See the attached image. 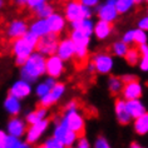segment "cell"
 <instances>
[{"label": "cell", "instance_id": "cell-1", "mask_svg": "<svg viewBox=\"0 0 148 148\" xmlns=\"http://www.w3.org/2000/svg\"><path fill=\"white\" fill-rule=\"evenodd\" d=\"M36 42H38V36L29 30L21 38H18L12 42V53L15 54L18 65H24L28 57L35 49Z\"/></svg>", "mask_w": 148, "mask_h": 148}, {"label": "cell", "instance_id": "cell-2", "mask_svg": "<svg viewBox=\"0 0 148 148\" xmlns=\"http://www.w3.org/2000/svg\"><path fill=\"white\" fill-rule=\"evenodd\" d=\"M45 72V59L42 54H30L24 63L21 77L27 80H35Z\"/></svg>", "mask_w": 148, "mask_h": 148}, {"label": "cell", "instance_id": "cell-3", "mask_svg": "<svg viewBox=\"0 0 148 148\" xmlns=\"http://www.w3.org/2000/svg\"><path fill=\"white\" fill-rule=\"evenodd\" d=\"M64 18L66 21L73 23V21L86 19V18H92V9L84 6L79 0H68L64 4Z\"/></svg>", "mask_w": 148, "mask_h": 148}, {"label": "cell", "instance_id": "cell-4", "mask_svg": "<svg viewBox=\"0 0 148 148\" xmlns=\"http://www.w3.org/2000/svg\"><path fill=\"white\" fill-rule=\"evenodd\" d=\"M123 82V95L125 99H138L142 95V88L136 75H124L122 77Z\"/></svg>", "mask_w": 148, "mask_h": 148}, {"label": "cell", "instance_id": "cell-5", "mask_svg": "<svg viewBox=\"0 0 148 148\" xmlns=\"http://www.w3.org/2000/svg\"><path fill=\"white\" fill-rule=\"evenodd\" d=\"M29 25L24 19H13L9 21L5 27L4 34L9 40H15L18 38H21L25 33L28 32Z\"/></svg>", "mask_w": 148, "mask_h": 148}, {"label": "cell", "instance_id": "cell-6", "mask_svg": "<svg viewBox=\"0 0 148 148\" xmlns=\"http://www.w3.org/2000/svg\"><path fill=\"white\" fill-rule=\"evenodd\" d=\"M58 35L53 34V33H49V34L40 36L38 38V42H36L35 49L42 54H48V55H53L55 51H57V47H58Z\"/></svg>", "mask_w": 148, "mask_h": 148}, {"label": "cell", "instance_id": "cell-7", "mask_svg": "<svg viewBox=\"0 0 148 148\" xmlns=\"http://www.w3.org/2000/svg\"><path fill=\"white\" fill-rule=\"evenodd\" d=\"M64 121L68 129L75 133L78 138L84 137V121L75 110H69L68 114L64 117Z\"/></svg>", "mask_w": 148, "mask_h": 148}, {"label": "cell", "instance_id": "cell-8", "mask_svg": "<svg viewBox=\"0 0 148 148\" xmlns=\"http://www.w3.org/2000/svg\"><path fill=\"white\" fill-rule=\"evenodd\" d=\"M63 93H64V84H62V83L54 84V86L50 88V90L45 95H43V97H42V101H40L38 107H42V108H48V107H50L53 103L57 102L58 99L62 97Z\"/></svg>", "mask_w": 148, "mask_h": 148}, {"label": "cell", "instance_id": "cell-9", "mask_svg": "<svg viewBox=\"0 0 148 148\" xmlns=\"http://www.w3.org/2000/svg\"><path fill=\"white\" fill-rule=\"evenodd\" d=\"M92 65L94 66V70H97L98 73H108L113 65L112 57L108 53L95 54L92 59Z\"/></svg>", "mask_w": 148, "mask_h": 148}, {"label": "cell", "instance_id": "cell-10", "mask_svg": "<svg viewBox=\"0 0 148 148\" xmlns=\"http://www.w3.org/2000/svg\"><path fill=\"white\" fill-rule=\"evenodd\" d=\"M97 15L99 18V20H104V21H109V23H113V21L117 20L118 18V12L116 9V5L108 4V3H101L97 6Z\"/></svg>", "mask_w": 148, "mask_h": 148}, {"label": "cell", "instance_id": "cell-11", "mask_svg": "<svg viewBox=\"0 0 148 148\" xmlns=\"http://www.w3.org/2000/svg\"><path fill=\"white\" fill-rule=\"evenodd\" d=\"M47 21H48V25H49V30L50 33L53 34H57L59 35L60 33L65 29V25H66V20L64 15H62L60 13H51L49 16L47 18Z\"/></svg>", "mask_w": 148, "mask_h": 148}, {"label": "cell", "instance_id": "cell-12", "mask_svg": "<svg viewBox=\"0 0 148 148\" xmlns=\"http://www.w3.org/2000/svg\"><path fill=\"white\" fill-rule=\"evenodd\" d=\"M74 44L70 38H64L58 42V47H57V53L58 57L62 60H68V59L74 57Z\"/></svg>", "mask_w": 148, "mask_h": 148}, {"label": "cell", "instance_id": "cell-13", "mask_svg": "<svg viewBox=\"0 0 148 148\" xmlns=\"http://www.w3.org/2000/svg\"><path fill=\"white\" fill-rule=\"evenodd\" d=\"M113 32V23L104 20H98L97 23L93 25V34L95 38L99 40H104L112 34Z\"/></svg>", "mask_w": 148, "mask_h": 148}, {"label": "cell", "instance_id": "cell-14", "mask_svg": "<svg viewBox=\"0 0 148 148\" xmlns=\"http://www.w3.org/2000/svg\"><path fill=\"white\" fill-rule=\"evenodd\" d=\"M45 70L51 78H58L63 70L62 59L58 55H50V58L45 60Z\"/></svg>", "mask_w": 148, "mask_h": 148}, {"label": "cell", "instance_id": "cell-15", "mask_svg": "<svg viewBox=\"0 0 148 148\" xmlns=\"http://www.w3.org/2000/svg\"><path fill=\"white\" fill-rule=\"evenodd\" d=\"M28 30L30 33H33L34 35H36L38 38L44 36V35H47L50 33L47 19H42V18H36V20H34L30 24V27L28 28Z\"/></svg>", "mask_w": 148, "mask_h": 148}, {"label": "cell", "instance_id": "cell-16", "mask_svg": "<svg viewBox=\"0 0 148 148\" xmlns=\"http://www.w3.org/2000/svg\"><path fill=\"white\" fill-rule=\"evenodd\" d=\"M48 123H49L48 121L42 119V121L36 122V123H34V124H32V127L29 128V131H28V138H27L28 142L29 143L35 142V140L42 136V133L45 131V128L48 127Z\"/></svg>", "mask_w": 148, "mask_h": 148}, {"label": "cell", "instance_id": "cell-17", "mask_svg": "<svg viewBox=\"0 0 148 148\" xmlns=\"http://www.w3.org/2000/svg\"><path fill=\"white\" fill-rule=\"evenodd\" d=\"M114 107H116V113H117L119 123L121 124H128L132 117H131V114L128 113V109H127V107H125V102L121 98H117L116 103H114Z\"/></svg>", "mask_w": 148, "mask_h": 148}, {"label": "cell", "instance_id": "cell-18", "mask_svg": "<svg viewBox=\"0 0 148 148\" xmlns=\"http://www.w3.org/2000/svg\"><path fill=\"white\" fill-rule=\"evenodd\" d=\"M72 25V29H75V30H79L84 33V34L87 35H92L93 34V20H92V18H86V19H80V20H77V21H73V23H70Z\"/></svg>", "mask_w": 148, "mask_h": 148}, {"label": "cell", "instance_id": "cell-19", "mask_svg": "<svg viewBox=\"0 0 148 148\" xmlns=\"http://www.w3.org/2000/svg\"><path fill=\"white\" fill-rule=\"evenodd\" d=\"M140 3H143V0H118L116 3V9L118 14H127Z\"/></svg>", "mask_w": 148, "mask_h": 148}, {"label": "cell", "instance_id": "cell-20", "mask_svg": "<svg viewBox=\"0 0 148 148\" xmlns=\"http://www.w3.org/2000/svg\"><path fill=\"white\" fill-rule=\"evenodd\" d=\"M30 93V86L25 82H18L16 84H14V87L10 89V95L15 97L16 99L24 98Z\"/></svg>", "mask_w": 148, "mask_h": 148}, {"label": "cell", "instance_id": "cell-21", "mask_svg": "<svg viewBox=\"0 0 148 148\" xmlns=\"http://www.w3.org/2000/svg\"><path fill=\"white\" fill-rule=\"evenodd\" d=\"M125 107H127L128 113L131 114V117L138 118L139 116H142L144 113L143 104L138 101V99H129L128 102H125Z\"/></svg>", "mask_w": 148, "mask_h": 148}, {"label": "cell", "instance_id": "cell-22", "mask_svg": "<svg viewBox=\"0 0 148 148\" xmlns=\"http://www.w3.org/2000/svg\"><path fill=\"white\" fill-rule=\"evenodd\" d=\"M25 124L21 122L20 119H18V118H14V119L10 121L9 123V132L10 134L14 136V137H20L24 134L25 132Z\"/></svg>", "mask_w": 148, "mask_h": 148}, {"label": "cell", "instance_id": "cell-23", "mask_svg": "<svg viewBox=\"0 0 148 148\" xmlns=\"http://www.w3.org/2000/svg\"><path fill=\"white\" fill-rule=\"evenodd\" d=\"M35 14L36 18H42V19H47L48 16L50 15L51 13H54V6L50 4V3L48 1H44L42 5L38 6L34 12H33Z\"/></svg>", "mask_w": 148, "mask_h": 148}, {"label": "cell", "instance_id": "cell-24", "mask_svg": "<svg viewBox=\"0 0 148 148\" xmlns=\"http://www.w3.org/2000/svg\"><path fill=\"white\" fill-rule=\"evenodd\" d=\"M134 128L136 132L138 134H146L148 131V116L147 113H143L142 116H139L137 118L136 123H134Z\"/></svg>", "mask_w": 148, "mask_h": 148}, {"label": "cell", "instance_id": "cell-25", "mask_svg": "<svg viewBox=\"0 0 148 148\" xmlns=\"http://www.w3.org/2000/svg\"><path fill=\"white\" fill-rule=\"evenodd\" d=\"M5 108L9 110V113L15 116V114L19 113V109H20L19 101H18L15 97H13V95H9L5 101Z\"/></svg>", "mask_w": 148, "mask_h": 148}, {"label": "cell", "instance_id": "cell-26", "mask_svg": "<svg viewBox=\"0 0 148 148\" xmlns=\"http://www.w3.org/2000/svg\"><path fill=\"white\" fill-rule=\"evenodd\" d=\"M45 113H47V108H42V107H38V109H36L35 112L28 114V117H27L28 123H29V124H34V123H36V122L42 121L43 117L45 116Z\"/></svg>", "mask_w": 148, "mask_h": 148}, {"label": "cell", "instance_id": "cell-27", "mask_svg": "<svg viewBox=\"0 0 148 148\" xmlns=\"http://www.w3.org/2000/svg\"><path fill=\"white\" fill-rule=\"evenodd\" d=\"M124 58L127 59V62L131 65H136L137 62H138V59L140 58V54H139L138 48H128L127 53L124 54Z\"/></svg>", "mask_w": 148, "mask_h": 148}, {"label": "cell", "instance_id": "cell-28", "mask_svg": "<svg viewBox=\"0 0 148 148\" xmlns=\"http://www.w3.org/2000/svg\"><path fill=\"white\" fill-rule=\"evenodd\" d=\"M122 88H123V82H122V78H117V77H112L109 79V90L113 95L118 94L119 92H122Z\"/></svg>", "mask_w": 148, "mask_h": 148}, {"label": "cell", "instance_id": "cell-29", "mask_svg": "<svg viewBox=\"0 0 148 148\" xmlns=\"http://www.w3.org/2000/svg\"><path fill=\"white\" fill-rule=\"evenodd\" d=\"M112 50H113V53L118 55V57H124V54L127 53V50H128V44H125L124 42H116V43H113V45H112Z\"/></svg>", "mask_w": 148, "mask_h": 148}, {"label": "cell", "instance_id": "cell-30", "mask_svg": "<svg viewBox=\"0 0 148 148\" xmlns=\"http://www.w3.org/2000/svg\"><path fill=\"white\" fill-rule=\"evenodd\" d=\"M133 43H136L137 45L147 43L146 32L142 30V29H136V30H133Z\"/></svg>", "mask_w": 148, "mask_h": 148}, {"label": "cell", "instance_id": "cell-31", "mask_svg": "<svg viewBox=\"0 0 148 148\" xmlns=\"http://www.w3.org/2000/svg\"><path fill=\"white\" fill-rule=\"evenodd\" d=\"M75 138H77V134H75V133L68 129L62 142L64 143V147H70V146L73 144V142H74V139H75Z\"/></svg>", "mask_w": 148, "mask_h": 148}, {"label": "cell", "instance_id": "cell-32", "mask_svg": "<svg viewBox=\"0 0 148 148\" xmlns=\"http://www.w3.org/2000/svg\"><path fill=\"white\" fill-rule=\"evenodd\" d=\"M43 146H44V148H64V143L57 138H53V139H49L48 142H45Z\"/></svg>", "mask_w": 148, "mask_h": 148}, {"label": "cell", "instance_id": "cell-33", "mask_svg": "<svg viewBox=\"0 0 148 148\" xmlns=\"http://www.w3.org/2000/svg\"><path fill=\"white\" fill-rule=\"evenodd\" d=\"M18 144H19V140L16 139V137H6L3 143V148H16Z\"/></svg>", "mask_w": 148, "mask_h": 148}, {"label": "cell", "instance_id": "cell-34", "mask_svg": "<svg viewBox=\"0 0 148 148\" xmlns=\"http://www.w3.org/2000/svg\"><path fill=\"white\" fill-rule=\"evenodd\" d=\"M79 1L82 3L84 6H87V8L94 9V8H97V6L101 4L102 0H79Z\"/></svg>", "mask_w": 148, "mask_h": 148}, {"label": "cell", "instance_id": "cell-35", "mask_svg": "<svg viewBox=\"0 0 148 148\" xmlns=\"http://www.w3.org/2000/svg\"><path fill=\"white\" fill-rule=\"evenodd\" d=\"M51 86H49L48 83H44V84H40V86L38 87V90H36V93H38V95H40V97H43V95H45L50 90Z\"/></svg>", "mask_w": 148, "mask_h": 148}, {"label": "cell", "instance_id": "cell-36", "mask_svg": "<svg viewBox=\"0 0 148 148\" xmlns=\"http://www.w3.org/2000/svg\"><path fill=\"white\" fill-rule=\"evenodd\" d=\"M138 29H142V30H144V32L148 29V18H147V15L142 16L138 20Z\"/></svg>", "mask_w": 148, "mask_h": 148}, {"label": "cell", "instance_id": "cell-37", "mask_svg": "<svg viewBox=\"0 0 148 148\" xmlns=\"http://www.w3.org/2000/svg\"><path fill=\"white\" fill-rule=\"evenodd\" d=\"M122 42H124L125 44H132L133 43V30H128L123 34Z\"/></svg>", "mask_w": 148, "mask_h": 148}, {"label": "cell", "instance_id": "cell-38", "mask_svg": "<svg viewBox=\"0 0 148 148\" xmlns=\"http://www.w3.org/2000/svg\"><path fill=\"white\" fill-rule=\"evenodd\" d=\"M95 148H110V147L104 138H98L97 143H95Z\"/></svg>", "mask_w": 148, "mask_h": 148}, {"label": "cell", "instance_id": "cell-39", "mask_svg": "<svg viewBox=\"0 0 148 148\" xmlns=\"http://www.w3.org/2000/svg\"><path fill=\"white\" fill-rule=\"evenodd\" d=\"M147 66H148V57H147V55H144V57L142 58L140 68H142V70H147Z\"/></svg>", "mask_w": 148, "mask_h": 148}, {"label": "cell", "instance_id": "cell-40", "mask_svg": "<svg viewBox=\"0 0 148 148\" xmlns=\"http://www.w3.org/2000/svg\"><path fill=\"white\" fill-rule=\"evenodd\" d=\"M78 148H89V143L87 142V139H84L83 137H82V138H80V142H79Z\"/></svg>", "mask_w": 148, "mask_h": 148}, {"label": "cell", "instance_id": "cell-41", "mask_svg": "<svg viewBox=\"0 0 148 148\" xmlns=\"http://www.w3.org/2000/svg\"><path fill=\"white\" fill-rule=\"evenodd\" d=\"M25 3H27V0H14V4H15L16 6H19V8L25 6Z\"/></svg>", "mask_w": 148, "mask_h": 148}, {"label": "cell", "instance_id": "cell-42", "mask_svg": "<svg viewBox=\"0 0 148 148\" xmlns=\"http://www.w3.org/2000/svg\"><path fill=\"white\" fill-rule=\"evenodd\" d=\"M5 138H6L5 133H4V132H1V131H0V144H1V146H3V143H4V140H5Z\"/></svg>", "mask_w": 148, "mask_h": 148}, {"label": "cell", "instance_id": "cell-43", "mask_svg": "<svg viewBox=\"0 0 148 148\" xmlns=\"http://www.w3.org/2000/svg\"><path fill=\"white\" fill-rule=\"evenodd\" d=\"M16 148H29V146H28L27 143H23V144L19 143V144H18V146H16Z\"/></svg>", "mask_w": 148, "mask_h": 148}, {"label": "cell", "instance_id": "cell-44", "mask_svg": "<svg viewBox=\"0 0 148 148\" xmlns=\"http://www.w3.org/2000/svg\"><path fill=\"white\" fill-rule=\"evenodd\" d=\"M6 4V0H0V10L4 9V6Z\"/></svg>", "mask_w": 148, "mask_h": 148}, {"label": "cell", "instance_id": "cell-45", "mask_svg": "<svg viewBox=\"0 0 148 148\" xmlns=\"http://www.w3.org/2000/svg\"><path fill=\"white\" fill-rule=\"evenodd\" d=\"M118 0H106V3H108V4H112V5H116V3Z\"/></svg>", "mask_w": 148, "mask_h": 148}, {"label": "cell", "instance_id": "cell-46", "mask_svg": "<svg viewBox=\"0 0 148 148\" xmlns=\"http://www.w3.org/2000/svg\"><path fill=\"white\" fill-rule=\"evenodd\" d=\"M131 148H142V147H140L138 143H132L131 144Z\"/></svg>", "mask_w": 148, "mask_h": 148}, {"label": "cell", "instance_id": "cell-47", "mask_svg": "<svg viewBox=\"0 0 148 148\" xmlns=\"http://www.w3.org/2000/svg\"><path fill=\"white\" fill-rule=\"evenodd\" d=\"M59 1H64L65 3V1H68V0H59Z\"/></svg>", "mask_w": 148, "mask_h": 148}, {"label": "cell", "instance_id": "cell-48", "mask_svg": "<svg viewBox=\"0 0 148 148\" xmlns=\"http://www.w3.org/2000/svg\"><path fill=\"white\" fill-rule=\"evenodd\" d=\"M148 1V0H143V3H147Z\"/></svg>", "mask_w": 148, "mask_h": 148}, {"label": "cell", "instance_id": "cell-49", "mask_svg": "<svg viewBox=\"0 0 148 148\" xmlns=\"http://www.w3.org/2000/svg\"><path fill=\"white\" fill-rule=\"evenodd\" d=\"M38 148H44V146H40V147H38Z\"/></svg>", "mask_w": 148, "mask_h": 148}, {"label": "cell", "instance_id": "cell-50", "mask_svg": "<svg viewBox=\"0 0 148 148\" xmlns=\"http://www.w3.org/2000/svg\"><path fill=\"white\" fill-rule=\"evenodd\" d=\"M0 148H3V146H1V144H0Z\"/></svg>", "mask_w": 148, "mask_h": 148}, {"label": "cell", "instance_id": "cell-51", "mask_svg": "<svg viewBox=\"0 0 148 148\" xmlns=\"http://www.w3.org/2000/svg\"><path fill=\"white\" fill-rule=\"evenodd\" d=\"M47 1H49V0H47Z\"/></svg>", "mask_w": 148, "mask_h": 148}]
</instances>
